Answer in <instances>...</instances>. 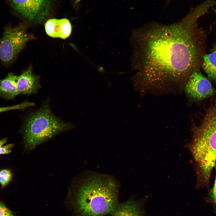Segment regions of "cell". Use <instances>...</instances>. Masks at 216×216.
Returning <instances> with one entry per match:
<instances>
[{"mask_svg": "<svg viewBox=\"0 0 216 216\" xmlns=\"http://www.w3.org/2000/svg\"><path fill=\"white\" fill-rule=\"evenodd\" d=\"M197 123L191 127L190 151L194 159L199 185H208L216 160V104L208 106Z\"/></svg>", "mask_w": 216, "mask_h": 216, "instance_id": "obj_3", "label": "cell"}, {"mask_svg": "<svg viewBox=\"0 0 216 216\" xmlns=\"http://www.w3.org/2000/svg\"><path fill=\"white\" fill-rule=\"evenodd\" d=\"M13 173L8 169H4L0 170V184L3 189L8 185L12 180Z\"/></svg>", "mask_w": 216, "mask_h": 216, "instance_id": "obj_13", "label": "cell"}, {"mask_svg": "<svg viewBox=\"0 0 216 216\" xmlns=\"http://www.w3.org/2000/svg\"><path fill=\"white\" fill-rule=\"evenodd\" d=\"M215 51H216V47L215 48Z\"/></svg>", "mask_w": 216, "mask_h": 216, "instance_id": "obj_20", "label": "cell"}, {"mask_svg": "<svg viewBox=\"0 0 216 216\" xmlns=\"http://www.w3.org/2000/svg\"><path fill=\"white\" fill-rule=\"evenodd\" d=\"M214 166L216 171V165H215ZM211 193L212 198L216 206V175L214 184Z\"/></svg>", "mask_w": 216, "mask_h": 216, "instance_id": "obj_17", "label": "cell"}, {"mask_svg": "<svg viewBox=\"0 0 216 216\" xmlns=\"http://www.w3.org/2000/svg\"><path fill=\"white\" fill-rule=\"evenodd\" d=\"M191 9L177 22H152L136 33V68L134 84L141 93L184 89L196 70L199 55L197 21L201 17Z\"/></svg>", "mask_w": 216, "mask_h": 216, "instance_id": "obj_1", "label": "cell"}, {"mask_svg": "<svg viewBox=\"0 0 216 216\" xmlns=\"http://www.w3.org/2000/svg\"><path fill=\"white\" fill-rule=\"evenodd\" d=\"M18 76L9 73L0 80V97L7 100H13L19 94L17 88Z\"/></svg>", "mask_w": 216, "mask_h": 216, "instance_id": "obj_10", "label": "cell"}, {"mask_svg": "<svg viewBox=\"0 0 216 216\" xmlns=\"http://www.w3.org/2000/svg\"><path fill=\"white\" fill-rule=\"evenodd\" d=\"M172 0H166V4H167L170 3Z\"/></svg>", "mask_w": 216, "mask_h": 216, "instance_id": "obj_18", "label": "cell"}, {"mask_svg": "<svg viewBox=\"0 0 216 216\" xmlns=\"http://www.w3.org/2000/svg\"><path fill=\"white\" fill-rule=\"evenodd\" d=\"M34 105L33 102L26 101L13 105L0 107V113L13 110L23 109Z\"/></svg>", "mask_w": 216, "mask_h": 216, "instance_id": "obj_14", "label": "cell"}, {"mask_svg": "<svg viewBox=\"0 0 216 216\" xmlns=\"http://www.w3.org/2000/svg\"><path fill=\"white\" fill-rule=\"evenodd\" d=\"M202 68L208 77L216 83V51L203 56Z\"/></svg>", "mask_w": 216, "mask_h": 216, "instance_id": "obj_12", "label": "cell"}, {"mask_svg": "<svg viewBox=\"0 0 216 216\" xmlns=\"http://www.w3.org/2000/svg\"><path fill=\"white\" fill-rule=\"evenodd\" d=\"M7 138H5L0 140V155L8 154L12 152V148L14 146L13 143L4 145L6 142Z\"/></svg>", "mask_w": 216, "mask_h": 216, "instance_id": "obj_15", "label": "cell"}, {"mask_svg": "<svg viewBox=\"0 0 216 216\" xmlns=\"http://www.w3.org/2000/svg\"><path fill=\"white\" fill-rule=\"evenodd\" d=\"M0 216H15L2 202H0Z\"/></svg>", "mask_w": 216, "mask_h": 216, "instance_id": "obj_16", "label": "cell"}, {"mask_svg": "<svg viewBox=\"0 0 216 216\" xmlns=\"http://www.w3.org/2000/svg\"><path fill=\"white\" fill-rule=\"evenodd\" d=\"M73 127L52 112L45 104L31 113L26 119L22 129L25 149L30 151L60 133Z\"/></svg>", "mask_w": 216, "mask_h": 216, "instance_id": "obj_4", "label": "cell"}, {"mask_svg": "<svg viewBox=\"0 0 216 216\" xmlns=\"http://www.w3.org/2000/svg\"><path fill=\"white\" fill-rule=\"evenodd\" d=\"M40 87L39 77L33 74L31 67L18 76L17 88L19 94L36 93Z\"/></svg>", "mask_w": 216, "mask_h": 216, "instance_id": "obj_8", "label": "cell"}, {"mask_svg": "<svg viewBox=\"0 0 216 216\" xmlns=\"http://www.w3.org/2000/svg\"><path fill=\"white\" fill-rule=\"evenodd\" d=\"M184 89L188 97L195 101L202 100L216 93L209 80L197 70L190 75Z\"/></svg>", "mask_w": 216, "mask_h": 216, "instance_id": "obj_7", "label": "cell"}, {"mask_svg": "<svg viewBox=\"0 0 216 216\" xmlns=\"http://www.w3.org/2000/svg\"><path fill=\"white\" fill-rule=\"evenodd\" d=\"M112 216H143L140 204L130 200L118 204Z\"/></svg>", "mask_w": 216, "mask_h": 216, "instance_id": "obj_11", "label": "cell"}, {"mask_svg": "<svg viewBox=\"0 0 216 216\" xmlns=\"http://www.w3.org/2000/svg\"><path fill=\"white\" fill-rule=\"evenodd\" d=\"M118 187L117 182L110 176L88 175L71 185L65 204L79 216L112 214L118 205Z\"/></svg>", "mask_w": 216, "mask_h": 216, "instance_id": "obj_2", "label": "cell"}, {"mask_svg": "<svg viewBox=\"0 0 216 216\" xmlns=\"http://www.w3.org/2000/svg\"><path fill=\"white\" fill-rule=\"evenodd\" d=\"M213 9L216 15V9Z\"/></svg>", "mask_w": 216, "mask_h": 216, "instance_id": "obj_19", "label": "cell"}, {"mask_svg": "<svg viewBox=\"0 0 216 216\" xmlns=\"http://www.w3.org/2000/svg\"><path fill=\"white\" fill-rule=\"evenodd\" d=\"M47 34L53 38L65 39L70 35L72 27L67 19H52L48 20L45 24Z\"/></svg>", "mask_w": 216, "mask_h": 216, "instance_id": "obj_9", "label": "cell"}, {"mask_svg": "<svg viewBox=\"0 0 216 216\" xmlns=\"http://www.w3.org/2000/svg\"><path fill=\"white\" fill-rule=\"evenodd\" d=\"M12 8L22 17L32 22L39 23L49 16L53 0H8Z\"/></svg>", "mask_w": 216, "mask_h": 216, "instance_id": "obj_6", "label": "cell"}, {"mask_svg": "<svg viewBox=\"0 0 216 216\" xmlns=\"http://www.w3.org/2000/svg\"><path fill=\"white\" fill-rule=\"evenodd\" d=\"M25 26L19 24L5 27L0 39V59L5 65L11 63L30 38Z\"/></svg>", "mask_w": 216, "mask_h": 216, "instance_id": "obj_5", "label": "cell"}]
</instances>
